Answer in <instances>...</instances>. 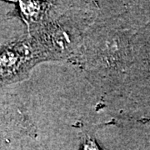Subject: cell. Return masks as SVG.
I'll list each match as a JSON object with an SVG mask.
<instances>
[{
    "label": "cell",
    "instance_id": "cell-1",
    "mask_svg": "<svg viewBox=\"0 0 150 150\" xmlns=\"http://www.w3.org/2000/svg\"><path fill=\"white\" fill-rule=\"evenodd\" d=\"M82 150H98V147L96 146L94 142L88 141V142H87L85 144H84V146H83V148Z\"/></svg>",
    "mask_w": 150,
    "mask_h": 150
}]
</instances>
